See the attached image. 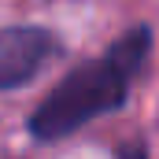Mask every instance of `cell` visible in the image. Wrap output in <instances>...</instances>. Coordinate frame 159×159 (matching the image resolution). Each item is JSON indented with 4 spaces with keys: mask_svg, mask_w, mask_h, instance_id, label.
<instances>
[{
    "mask_svg": "<svg viewBox=\"0 0 159 159\" xmlns=\"http://www.w3.org/2000/svg\"><path fill=\"white\" fill-rule=\"evenodd\" d=\"M63 52L59 37L44 26H4L0 30V93L22 89Z\"/></svg>",
    "mask_w": 159,
    "mask_h": 159,
    "instance_id": "2",
    "label": "cell"
},
{
    "mask_svg": "<svg viewBox=\"0 0 159 159\" xmlns=\"http://www.w3.org/2000/svg\"><path fill=\"white\" fill-rule=\"evenodd\" d=\"M148 52H152V30L137 26L126 37H119L100 59H89V63L74 67L30 111V119H26L30 137L41 141V144H52V141H63V137L78 133L85 122L119 111L126 104L129 81L144 67Z\"/></svg>",
    "mask_w": 159,
    "mask_h": 159,
    "instance_id": "1",
    "label": "cell"
}]
</instances>
